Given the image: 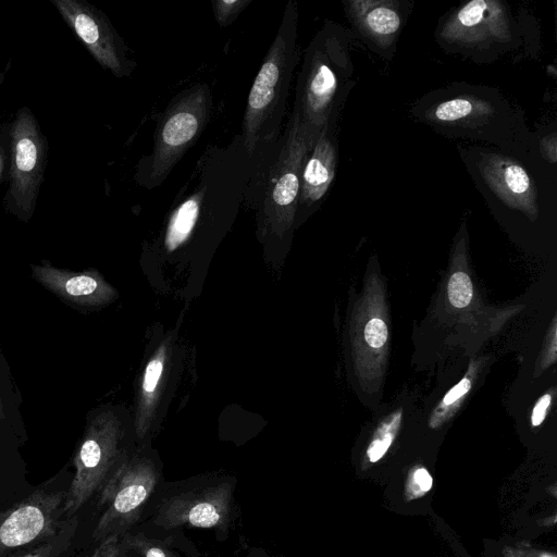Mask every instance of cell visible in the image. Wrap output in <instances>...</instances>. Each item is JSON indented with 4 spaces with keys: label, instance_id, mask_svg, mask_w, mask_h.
Returning a JSON list of instances; mask_svg holds the SVG:
<instances>
[{
    "label": "cell",
    "instance_id": "obj_5",
    "mask_svg": "<svg viewBox=\"0 0 557 557\" xmlns=\"http://www.w3.org/2000/svg\"><path fill=\"white\" fill-rule=\"evenodd\" d=\"M66 492L37 490L0 512V557H9L54 536L64 520Z\"/></svg>",
    "mask_w": 557,
    "mask_h": 557
},
{
    "label": "cell",
    "instance_id": "obj_8",
    "mask_svg": "<svg viewBox=\"0 0 557 557\" xmlns=\"http://www.w3.org/2000/svg\"><path fill=\"white\" fill-rule=\"evenodd\" d=\"M111 426L102 419L86 430L73 459L75 474L66 492L63 515L72 518L109 478L115 454Z\"/></svg>",
    "mask_w": 557,
    "mask_h": 557
},
{
    "label": "cell",
    "instance_id": "obj_9",
    "mask_svg": "<svg viewBox=\"0 0 557 557\" xmlns=\"http://www.w3.org/2000/svg\"><path fill=\"white\" fill-rule=\"evenodd\" d=\"M337 86L338 78L326 49L310 48L299 75L294 110L314 139L329 122Z\"/></svg>",
    "mask_w": 557,
    "mask_h": 557
},
{
    "label": "cell",
    "instance_id": "obj_22",
    "mask_svg": "<svg viewBox=\"0 0 557 557\" xmlns=\"http://www.w3.org/2000/svg\"><path fill=\"white\" fill-rule=\"evenodd\" d=\"M251 0H214L213 13L221 27L232 24Z\"/></svg>",
    "mask_w": 557,
    "mask_h": 557
},
{
    "label": "cell",
    "instance_id": "obj_32",
    "mask_svg": "<svg viewBox=\"0 0 557 557\" xmlns=\"http://www.w3.org/2000/svg\"><path fill=\"white\" fill-rule=\"evenodd\" d=\"M539 557H555L554 555H550L548 553H540Z\"/></svg>",
    "mask_w": 557,
    "mask_h": 557
},
{
    "label": "cell",
    "instance_id": "obj_20",
    "mask_svg": "<svg viewBox=\"0 0 557 557\" xmlns=\"http://www.w3.org/2000/svg\"><path fill=\"white\" fill-rule=\"evenodd\" d=\"M122 542L127 550L134 549L143 557H175L162 542L150 539L141 533L136 535L124 533Z\"/></svg>",
    "mask_w": 557,
    "mask_h": 557
},
{
    "label": "cell",
    "instance_id": "obj_10",
    "mask_svg": "<svg viewBox=\"0 0 557 557\" xmlns=\"http://www.w3.org/2000/svg\"><path fill=\"white\" fill-rule=\"evenodd\" d=\"M232 487L221 484L189 491L165 499L156 523L164 529L180 525L224 529L231 517Z\"/></svg>",
    "mask_w": 557,
    "mask_h": 557
},
{
    "label": "cell",
    "instance_id": "obj_11",
    "mask_svg": "<svg viewBox=\"0 0 557 557\" xmlns=\"http://www.w3.org/2000/svg\"><path fill=\"white\" fill-rule=\"evenodd\" d=\"M441 37L458 45L506 42L511 38L506 9L497 0L469 1L448 17Z\"/></svg>",
    "mask_w": 557,
    "mask_h": 557
},
{
    "label": "cell",
    "instance_id": "obj_30",
    "mask_svg": "<svg viewBox=\"0 0 557 557\" xmlns=\"http://www.w3.org/2000/svg\"><path fill=\"white\" fill-rule=\"evenodd\" d=\"M542 147L548 160L550 162H556V134H552L549 137H545L543 139Z\"/></svg>",
    "mask_w": 557,
    "mask_h": 557
},
{
    "label": "cell",
    "instance_id": "obj_15",
    "mask_svg": "<svg viewBox=\"0 0 557 557\" xmlns=\"http://www.w3.org/2000/svg\"><path fill=\"white\" fill-rule=\"evenodd\" d=\"M347 4L350 16L363 34L380 46L393 42L401 24L396 2L354 0Z\"/></svg>",
    "mask_w": 557,
    "mask_h": 557
},
{
    "label": "cell",
    "instance_id": "obj_1",
    "mask_svg": "<svg viewBox=\"0 0 557 557\" xmlns=\"http://www.w3.org/2000/svg\"><path fill=\"white\" fill-rule=\"evenodd\" d=\"M296 38L297 10L295 2L289 0L277 34L248 94L243 133L249 153L278 134L297 61Z\"/></svg>",
    "mask_w": 557,
    "mask_h": 557
},
{
    "label": "cell",
    "instance_id": "obj_24",
    "mask_svg": "<svg viewBox=\"0 0 557 557\" xmlns=\"http://www.w3.org/2000/svg\"><path fill=\"white\" fill-rule=\"evenodd\" d=\"M388 332L385 322L380 318H373L366 324L364 339L372 348H381L387 341Z\"/></svg>",
    "mask_w": 557,
    "mask_h": 557
},
{
    "label": "cell",
    "instance_id": "obj_3",
    "mask_svg": "<svg viewBox=\"0 0 557 557\" xmlns=\"http://www.w3.org/2000/svg\"><path fill=\"white\" fill-rule=\"evenodd\" d=\"M211 108L206 84L184 90L166 108L156 132L150 177L158 185L205 129Z\"/></svg>",
    "mask_w": 557,
    "mask_h": 557
},
{
    "label": "cell",
    "instance_id": "obj_12",
    "mask_svg": "<svg viewBox=\"0 0 557 557\" xmlns=\"http://www.w3.org/2000/svg\"><path fill=\"white\" fill-rule=\"evenodd\" d=\"M479 169L487 186L503 203L523 212L530 220L536 219V188L522 165L508 157L488 153L482 157Z\"/></svg>",
    "mask_w": 557,
    "mask_h": 557
},
{
    "label": "cell",
    "instance_id": "obj_26",
    "mask_svg": "<svg viewBox=\"0 0 557 557\" xmlns=\"http://www.w3.org/2000/svg\"><path fill=\"white\" fill-rule=\"evenodd\" d=\"M10 124L9 122L1 125L0 128V184L8 180L10 164Z\"/></svg>",
    "mask_w": 557,
    "mask_h": 557
},
{
    "label": "cell",
    "instance_id": "obj_2",
    "mask_svg": "<svg viewBox=\"0 0 557 557\" xmlns=\"http://www.w3.org/2000/svg\"><path fill=\"white\" fill-rule=\"evenodd\" d=\"M9 124L10 164L3 205L7 212L27 223L45 180L48 140L27 106L21 107Z\"/></svg>",
    "mask_w": 557,
    "mask_h": 557
},
{
    "label": "cell",
    "instance_id": "obj_23",
    "mask_svg": "<svg viewBox=\"0 0 557 557\" xmlns=\"http://www.w3.org/2000/svg\"><path fill=\"white\" fill-rule=\"evenodd\" d=\"M433 479L429 471L424 468L414 469L407 482L406 494L409 499L421 497L431 490Z\"/></svg>",
    "mask_w": 557,
    "mask_h": 557
},
{
    "label": "cell",
    "instance_id": "obj_21",
    "mask_svg": "<svg viewBox=\"0 0 557 557\" xmlns=\"http://www.w3.org/2000/svg\"><path fill=\"white\" fill-rule=\"evenodd\" d=\"M447 294L449 302L458 309L467 307L473 294L472 283L467 273L455 272L448 282Z\"/></svg>",
    "mask_w": 557,
    "mask_h": 557
},
{
    "label": "cell",
    "instance_id": "obj_25",
    "mask_svg": "<svg viewBox=\"0 0 557 557\" xmlns=\"http://www.w3.org/2000/svg\"><path fill=\"white\" fill-rule=\"evenodd\" d=\"M126 552L122 535L112 534L100 541L91 557H126Z\"/></svg>",
    "mask_w": 557,
    "mask_h": 557
},
{
    "label": "cell",
    "instance_id": "obj_28",
    "mask_svg": "<svg viewBox=\"0 0 557 557\" xmlns=\"http://www.w3.org/2000/svg\"><path fill=\"white\" fill-rule=\"evenodd\" d=\"M162 369L163 364L160 359L151 360L148 363L143 384L144 391L146 393H152L156 389V386L159 382V377L162 373Z\"/></svg>",
    "mask_w": 557,
    "mask_h": 557
},
{
    "label": "cell",
    "instance_id": "obj_29",
    "mask_svg": "<svg viewBox=\"0 0 557 557\" xmlns=\"http://www.w3.org/2000/svg\"><path fill=\"white\" fill-rule=\"evenodd\" d=\"M550 401H552L550 394L543 395L536 401V404L532 410V416H531V422H532L533 426H539L540 424H542V422L544 421V419L546 417L547 409L550 406Z\"/></svg>",
    "mask_w": 557,
    "mask_h": 557
},
{
    "label": "cell",
    "instance_id": "obj_19",
    "mask_svg": "<svg viewBox=\"0 0 557 557\" xmlns=\"http://www.w3.org/2000/svg\"><path fill=\"white\" fill-rule=\"evenodd\" d=\"M400 420L401 412L398 411L379 428L367 449V457L370 462L379 461L386 454L397 433Z\"/></svg>",
    "mask_w": 557,
    "mask_h": 557
},
{
    "label": "cell",
    "instance_id": "obj_7",
    "mask_svg": "<svg viewBox=\"0 0 557 557\" xmlns=\"http://www.w3.org/2000/svg\"><path fill=\"white\" fill-rule=\"evenodd\" d=\"M315 139L307 132L296 110L263 200L264 213L274 226L292 223L298 206L300 178L307 156Z\"/></svg>",
    "mask_w": 557,
    "mask_h": 557
},
{
    "label": "cell",
    "instance_id": "obj_18",
    "mask_svg": "<svg viewBox=\"0 0 557 557\" xmlns=\"http://www.w3.org/2000/svg\"><path fill=\"white\" fill-rule=\"evenodd\" d=\"M77 524L76 516L65 519L54 536L9 557H63L72 544Z\"/></svg>",
    "mask_w": 557,
    "mask_h": 557
},
{
    "label": "cell",
    "instance_id": "obj_16",
    "mask_svg": "<svg viewBox=\"0 0 557 557\" xmlns=\"http://www.w3.org/2000/svg\"><path fill=\"white\" fill-rule=\"evenodd\" d=\"M493 113V106L483 99L459 97L441 102L430 111L429 116L441 123H456L486 119Z\"/></svg>",
    "mask_w": 557,
    "mask_h": 557
},
{
    "label": "cell",
    "instance_id": "obj_6",
    "mask_svg": "<svg viewBox=\"0 0 557 557\" xmlns=\"http://www.w3.org/2000/svg\"><path fill=\"white\" fill-rule=\"evenodd\" d=\"M69 28L83 42L96 62L115 77H127L136 63L109 17L85 0H50Z\"/></svg>",
    "mask_w": 557,
    "mask_h": 557
},
{
    "label": "cell",
    "instance_id": "obj_14",
    "mask_svg": "<svg viewBox=\"0 0 557 557\" xmlns=\"http://www.w3.org/2000/svg\"><path fill=\"white\" fill-rule=\"evenodd\" d=\"M309 153L301 172L298 205L310 206L319 201L334 180L336 150L327 135V123Z\"/></svg>",
    "mask_w": 557,
    "mask_h": 557
},
{
    "label": "cell",
    "instance_id": "obj_13",
    "mask_svg": "<svg viewBox=\"0 0 557 557\" xmlns=\"http://www.w3.org/2000/svg\"><path fill=\"white\" fill-rule=\"evenodd\" d=\"M30 274L42 287L72 308L95 306L109 294L95 273L58 268L46 260L30 264Z\"/></svg>",
    "mask_w": 557,
    "mask_h": 557
},
{
    "label": "cell",
    "instance_id": "obj_17",
    "mask_svg": "<svg viewBox=\"0 0 557 557\" xmlns=\"http://www.w3.org/2000/svg\"><path fill=\"white\" fill-rule=\"evenodd\" d=\"M203 201V191L199 190L183 201L173 212L166 231L165 245L169 251L183 244L190 235Z\"/></svg>",
    "mask_w": 557,
    "mask_h": 557
},
{
    "label": "cell",
    "instance_id": "obj_4",
    "mask_svg": "<svg viewBox=\"0 0 557 557\" xmlns=\"http://www.w3.org/2000/svg\"><path fill=\"white\" fill-rule=\"evenodd\" d=\"M157 479L154 468L146 461L125 462L111 472L100 490L98 507L102 512L92 539L100 542L126 533L138 521Z\"/></svg>",
    "mask_w": 557,
    "mask_h": 557
},
{
    "label": "cell",
    "instance_id": "obj_31",
    "mask_svg": "<svg viewBox=\"0 0 557 557\" xmlns=\"http://www.w3.org/2000/svg\"><path fill=\"white\" fill-rule=\"evenodd\" d=\"M4 406H5V403H4V392H3L2 387H1V382H0V418L1 419L5 418Z\"/></svg>",
    "mask_w": 557,
    "mask_h": 557
},
{
    "label": "cell",
    "instance_id": "obj_27",
    "mask_svg": "<svg viewBox=\"0 0 557 557\" xmlns=\"http://www.w3.org/2000/svg\"><path fill=\"white\" fill-rule=\"evenodd\" d=\"M470 388L471 379L466 376L445 395L438 409L443 411L448 409L450 406L458 403L470 391Z\"/></svg>",
    "mask_w": 557,
    "mask_h": 557
}]
</instances>
